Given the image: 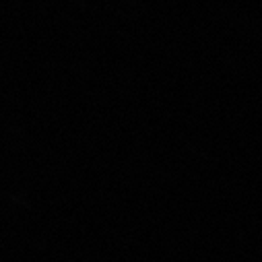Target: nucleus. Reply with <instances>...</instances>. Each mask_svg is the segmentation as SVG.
Segmentation results:
<instances>
[]
</instances>
